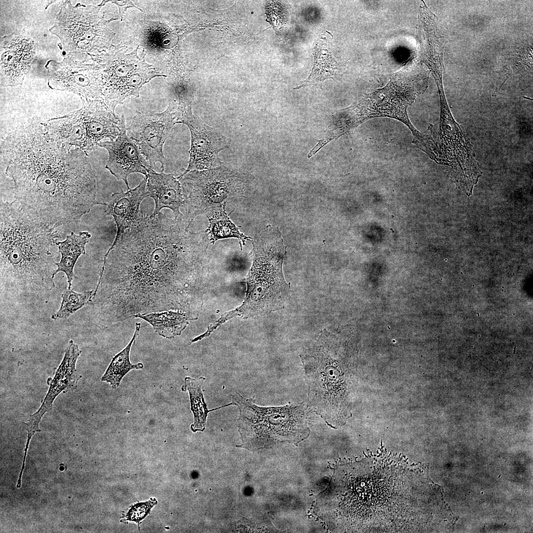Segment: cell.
Returning a JSON list of instances; mask_svg holds the SVG:
<instances>
[{
  "label": "cell",
  "mask_w": 533,
  "mask_h": 533,
  "mask_svg": "<svg viewBox=\"0 0 533 533\" xmlns=\"http://www.w3.org/2000/svg\"><path fill=\"white\" fill-rule=\"evenodd\" d=\"M209 225L205 231L209 236L210 242L214 243L220 239L228 238H237L241 249L245 245V242L252 239L239 231L237 227L229 219L225 208L218 211L207 216Z\"/></svg>",
  "instance_id": "cb8c5ba5"
},
{
  "label": "cell",
  "mask_w": 533,
  "mask_h": 533,
  "mask_svg": "<svg viewBox=\"0 0 533 533\" xmlns=\"http://www.w3.org/2000/svg\"><path fill=\"white\" fill-rule=\"evenodd\" d=\"M97 6H73L65 1L50 32L61 40L68 56L84 62L110 48L113 32L107 27L108 21L99 16Z\"/></svg>",
  "instance_id": "30bf717a"
},
{
  "label": "cell",
  "mask_w": 533,
  "mask_h": 533,
  "mask_svg": "<svg viewBox=\"0 0 533 533\" xmlns=\"http://www.w3.org/2000/svg\"><path fill=\"white\" fill-rule=\"evenodd\" d=\"M428 78L417 62L409 63L393 75L385 86L364 95L358 102L340 111L342 125L351 131L372 118H393L408 127L413 136L412 143L424 152L426 148L424 135L413 126L407 110L427 88Z\"/></svg>",
  "instance_id": "8992f818"
},
{
  "label": "cell",
  "mask_w": 533,
  "mask_h": 533,
  "mask_svg": "<svg viewBox=\"0 0 533 533\" xmlns=\"http://www.w3.org/2000/svg\"><path fill=\"white\" fill-rule=\"evenodd\" d=\"M253 179L247 172L224 166L190 171L179 178L188 228L197 216L213 214L225 208L229 199L245 197Z\"/></svg>",
  "instance_id": "9c48e42d"
},
{
  "label": "cell",
  "mask_w": 533,
  "mask_h": 533,
  "mask_svg": "<svg viewBox=\"0 0 533 533\" xmlns=\"http://www.w3.org/2000/svg\"><path fill=\"white\" fill-rule=\"evenodd\" d=\"M157 503L155 499L135 504L126 515L128 520L139 523L149 513L151 509Z\"/></svg>",
  "instance_id": "4316f807"
},
{
  "label": "cell",
  "mask_w": 533,
  "mask_h": 533,
  "mask_svg": "<svg viewBox=\"0 0 533 533\" xmlns=\"http://www.w3.org/2000/svg\"><path fill=\"white\" fill-rule=\"evenodd\" d=\"M148 181L146 187L148 196L152 198L155 202V207L152 216L160 213L163 208L171 209L178 220L184 219L183 214L180 211L184 206V200L181 184L172 174H166L162 171L156 173L151 167L147 169Z\"/></svg>",
  "instance_id": "ac0fdd59"
},
{
  "label": "cell",
  "mask_w": 533,
  "mask_h": 533,
  "mask_svg": "<svg viewBox=\"0 0 533 533\" xmlns=\"http://www.w3.org/2000/svg\"><path fill=\"white\" fill-rule=\"evenodd\" d=\"M48 80L52 89L72 92L81 98L104 102L100 70L94 63L86 64L67 56L51 67Z\"/></svg>",
  "instance_id": "5bb4252c"
},
{
  "label": "cell",
  "mask_w": 533,
  "mask_h": 533,
  "mask_svg": "<svg viewBox=\"0 0 533 533\" xmlns=\"http://www.w3.org/2000/svg\"><path fill=\"white\" fill-rule=\"evenodd\" d=\"M338 333L323 329L300 355L308 386L309 406L336 427L348 417L352 371Z\"/></svg>",
  "instance_id": "277c9868"
},
{
  "label": "cell",
  "mask_w": 533,
  "mask_h": 533,
  "mask_svg": "<svg viewBox=\"0 0 533 533\" xmlns=\"http://www.w3.org/2000/svg\"><path fill=\"white\" fill-rule=\"evenodd\" d=\"M36 53L33 41L22 35L5 37L0 43V84H22Z\"/></svg>",
  "instance_id": "e0dca14e"
},
{
  "label": "cell",
  "mask_w": 533,
  "mask_h": 533,
  "mask_svg": "<svg viewBox=\"0 0 533 533\" xmlns=\"http://www.w3.org/2000/svg\"><path fill=\"white\" fill-rule=\"evenodd\" d=\"M5 174L14 183L15 201L26 211L56 228L78 222L95 205V172L88 154L58 145L43 126L32 121L0 143Z\"/></svg>",
  "instance_id": "7a4b0ae2"
},
{
  "label": "cell",
  "mask_w": 533,
  "mask_h": 533,
  "mask_svg": "<svg viewBox=\"0 0 533 533\" xmlns=\"http://www.w3.org/2000/svg\"><path fill=\"white\" fill-rule=\"evenodd\" d=\"M90 237L91 234L87 231H82L78 234L72 232L67 235L65 240L56 242L61 256L60 261L56 263L57 268L55 275L59 272L66 274L68 289H71L73 280L77 278L74 273V267L80 255L85 254V246Z\"/></svg>",
  "instance_id": "ffe728a7"
},
{
  "label": "cell",
  "mask_w": 533,
  "mask_h": 533,
  "mask_svg": "<svg viewBox=\"0 0 533 533\" xmlns=\"http://www.w3.org/2000/svg\"><path fill=\"white\" fill-rule=\"evenodd\" d=\"M187 226L184 219L140 211L104 256L89 303L98 327L169 310L196 318L199 277L209 239L205 230L192 232Z\"/></svg>",
  "instance_id": "6da1fadb"
},
{
  "label": "cell",
  "mask_w": 533,
  "mask_h": 533,
  "mask_svg": "<svg viewBox=\"0 0 533 533\" xmlns=\"http://www.w3.org/2000/svg\"><path fill=\"white\" fill-rule=\"evenodd\" d=\"M176 113V124L187 125L191 135L189 164L186 170L177 177L179 179L190 171L212 168L215 162L220 161L219 152L228 148L230 140L192 114L189 101H179Z\"/></svg>",
  "instance_id": "7c38bea8"
},
{
  "label": "cell",
  "mask_w": 533,
  "mask_h": 533,
  "mask_svg": "<svg viewBox=\"0 0 533 533\" xmlns=\"http://www.w3.org/2000/svg\"><path fill=\"white\" fill-rule=\"evenodd\" d=\"M169 103L162 113H143L137 111L126 129L129 137L140 148L152 169L159 162L164 171L165 157L163 153L164 144L177 121L176 111Z\"/></svg>",
  "instance_id": "4fadbf2b"
},
{
  "label": "cell",
  "mask_w": 533,
  "mask_h": 533,
  "mask_svg": "<svg viewBox=\"0 0 533 533\" xmlns=\"http://www.w3.org/2000/svg\"><path fill=\"white\" fill-rule=\"evenodd\" d=\"M134 317L145 320L152 326L156 333L166 339L180 335L189 324L187 314L179 310H169L138 314Z\"/></svg>",
  "instance_id": "44dd1931"
},
{
  "label": "cell",
  "mask_w": 533,
  "mask_h": 533,
  "mask_svg": "<svg viewBox=\"0 0 533 533\" xmlns=\"http://www.w3.org/2000/svg\"><path fill=\"white\" fill-rule=\"evenodd\" d=\"M109 1H111L117 5L119 9V13L116 16L109 20V22L114 20H120L122 21L123 14L127 8L129 7H135L141 11H143L141 8L135 6L131 0H104L103 1L101 4H100V6L102 7L106 2Z\"/></svg>",
  "instance_id": "83f0119b"
},
{
  "label": "cell",
  "mask_w": 533,
  "mask_h": 533,
  "mask_svg": "<svg viewBox=\"0 0 533 533\" xmlns=\"http://www.w3.org/2000/svg\"><path fill=\"white\" fill-rule=\"evenodd\" d=\"M205 379L203 377H200L197 379L187 377L185 378L184 384L182 387V391H188L189 393L191 410L194 416V423L191 425V429L194 432L197 431H203L205 429L207 417L209 412L233 405V403L231 402L218 408L208 410L201 389Z\"/></svg>",
  "instance_id": "7402d4cb"
},
{
  "label": "cell",
  "mask_w": 533,
  "mask_h": 533,
  "mask_svg": "<svg viewBox=\"0 0 533 533\" xmlns=\"http://www.w3.org/2000/svg\"><path fill=\"white\" fill-rule=\"evenodd\" d=\"M231 397L239 410L237 422L241 447L254 450L282 442L298 443L309 434L308 407L305 403L263 407L238 392Z\"/></svg>",
  "instance_id": "52a82bcc"
},
{
  "label": "cell",
  "mask_w": 533,
  "mask_h": 533,
  "mask_svg": "<svg viewBox=\"0 0 533 533\" xmlns=\"http://www.w3.org/2000/svg\"><path fill=\"white\" fill-rule=\"evenodd\" d=\"M148 177H145L134 189L126 192L121 191L112 194L107 204L108 213L114 219L117 227L115 238L108 250L117 244L125 231L129 228L139 216V206L148 194L146 190Z\"/></svg>",
  "instance_id": "d6986e66"
},
{
  "label": "cell",
  "mask_w": 533,
  "mask_h": 533,
  "mask_svg": "<svg viewBox=\"0 0 533 533\" xmlns=\"http://www.w3.org/2000/svg\"><path fill=\"white\" fill-rule=\"evenodd\" d=\"M313 54L314 63L310 76L303 84L296 88L320 84L335 75L337 63L328 50L322 49L320 43H317L314 48Z\"/></svg>",
  "instance_id": "d4e9b609"
},
{
  "label": "cell",
  "mask_w": 533,
  "mask_h": 533,
  "mask_svg": "<svg viewBox=\"0 0 533 533\" xmlns=\"http://www.w3.org/2000/svg\"><path fill=\"white\" fill-rule=\"evenodd\" d=\"M94 292V290H91L78 293L68 289L62 294V301L60 308L52 315L51 318L54 320L68 318L79 309L89 305Z\"/></svg>",
  "instance_id": "484cf974"
},
{
  "label": "cell",
  "mask_w": 533,
  "mask_h": 533,
  "mask_svg": "<svg viewBox=\"0 0 533 533\" xmlns=\"http://www.w3.org/2000/svg\"><path fill=\"white\" fill-rule=\"evenodd\" d=\"M252 264L247 277L245 301L215 322L219 326L234 317H259L284 307L291 288L282 270L286 247L277 227L268 225L252 239Z\"/></svg>",
  "instance_id": "5b68a950"
},
{
  "label": "cell",
  "mask_w": 533,
  "mask_h": 533,
  "mask_svg": "<svg viewBox=\"0 0 533 533\" xmlns=\"http://www.w3.org/2000/svg\"><path fill=\"white\" fill-rule=\"evenodd\" d=\"M138 47L125 53L120 45H112L108 53L91 58L100 70L103 101L114 112L117 104L138 97L141 88L152 78L165 76L145 62L144 50L142 57L138 56Z\"/></svg>",
  "instance_id": "8fae6325"
},
{
  "label": "cell",
  "mask_w": 533,
  "mask_h": 533,
  "mask_svg": "<svg viewBox=\"0 0 533 533\" xmlns=\"http://www.w3.org/2000/svg\"><path fill=\"white\" fill-rule=\"evenodd\" d=\"M55 228L15 200L0 202L1 291L38 297L53 289L59 259Z\"/></svg>",
  "instance_id": "3957f363"
},
{
  "label": "cell",
  "mask_w": 533,
  "mask_h": 533,
  "mask_svg": "<svg viewBox=\"0 0 533 533\" xmlns=\"http://www.w3.org/2000/svg\"><path fill=\"white\" fill-rule=\"evenodd\" d=\"M81 99L80 109L41 124L60 146L68 150L79 149L88 155L99 143L117 137L121 117L102 101Z\"/></svg>",
  "instance_id": "ba28073f"
},
{
  "label": "cell",
  "mask_w": 533,
  "mask_h": 533,
  "mask_svg": "<svg viewBox=\"0 0 533 533\" xmlns=\"http://www.w3.org/2000/svg\"><path fill=\"white\" fill-rule=\"evenodd\" d=\"M81 353V350L79 349L78 345L73 340H70L63 360L57 369L54 377L47 379L49 389L41 406L36 413L31 415L28 421L25 423L28 436L23 458L24 461L31 438L36 432L40 431L39 423L44 415L52 409L56 397L60 393L72 391L76 387L81 376L76 372V364Z\"/></svg>",
  "instance_id": "9a60e30c"
},
{
  "label": "cell",
  "mask_w": 533,
  "mask_h": 533,
  "mask_svg": "<svg viewBox=\"0 0 533 533\" xmlns=\"http://www.w3.org/2000/svg\"><path fill=\"white\" fill-rule=\"evenodd\" d=\"M141 324L136 323L135 330L132 338L127 345L120 352L115 355L103 375L101 381L110 383L113 388L118 386L123 377L130 370L142 369V363L133 364L129 359V354L133 343L139 334Z\"/></svg>",
  "instance_id": "603a6c76"
},
{
  "label": "cell",
  "mask_w": 533,
  "mask_h": 533,
  "mask_svg": "<svg viewBox=\"0 0 533 533\" xmlns=\"http://www.w3.org/2000/svg\"><path fill=\"white\" fill-rule=\"evenodd\" d=\"M120 117L117 137L113 141L101 142L98 146L108 152L106 168L117 179L123 180L128 190H130L127 180L129 175L139 173L148 177L147 169L150 166L139 147L128 136L124 115Z\"/></svg>",
  "instance_id": "2e32d148"
}]
</instances>
